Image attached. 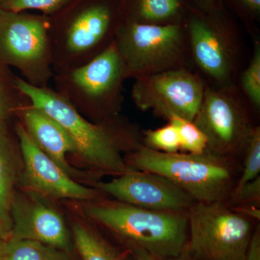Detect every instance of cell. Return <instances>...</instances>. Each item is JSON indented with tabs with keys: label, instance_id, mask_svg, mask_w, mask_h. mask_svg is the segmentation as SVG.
<instances>
[{
	"label": "cell",
	"instance_id": "obj_1",
	"mask_svg": "<svg viewBox=\"0 0 260 260\" xmlns=\"http://www.w3.org/2000/svg\"><path fill=\"white\" fill-rule=\"evenodd\" d=\"M17 85L34 107L55 119L69 135L75 154L100 172L119 176L136 169L128 165L124 152L131 153L142 144L143 134L119 116L93 122L80 114L50 87L39 88L17 76Z\"/></svg>",
	"mask_w": 260,
	"mask_h": 260
},
{
	"label": "cell",
	"instance_id": "obj_2",
	"mask_svg": "<svg viewBox=\"0 0 260 260\" xmlns=\"http://www.w3.org/2000/svg\"><path fill=\"white\" fill-rule=\"evenodd\" d=\"M128 165L155 173L187 193L196 203H226L238 180L236 159L205 151L167 153L140 146L125 157Z\"/></svg>",
	"mask_w": 260,
	"mask_h": 260
},
{
	"label": "cell",
	"instance_id": "obj_3",
	"mask_svg": "<svg viewBox=\"0 0 260 260\" xmlns=\"http://www.w3.org/2000/svg\"><path fill=\"white\" fill-rule=\"evenodd\" d=\"M49 20L54 73L78 68L101 54L114 42L121 22L107 0H73Z\"/></svg>",
	"mask_w": 260,
	"mask_h": 260
},
{
	"label": "cell",
	"instance_id": "obj_4",
	"mask_svg": "<svg viewBox=\"0 0 260 260\" xmlns=\"http://www.w3.org/2000/svg\"><path fill=\"white\" fill-rule=\"evenodd\" d=\"M89 218L160 260L175 257L188 242L187 213L158 211L125 203L89 205Z\"/></svg>",
	"mask_w": 260,
	"mask_h": 260
},
{
	"label": "cell",
	"instance_id": "obj_5",
	"mask_svg": "<svg viewBox=\"0 0 260 260\" xmlns=\"http://www.w3.org/2000/svg\"><path fill=\"white\" fill-rule=\"evenodd\" d=\"M127 79L114 42L85 64L54 73L59 95L93 122L119 116L123 102V85Z\"/></svg>",
	"mask_w": 260,
	"mask_h": 260
},
{
	"label": "cell",
	"instance_id": "obj_6",
	"mask_svg": "<svg viewBox=\"0 0 260 260\" xmlns=\"http://www.w3.org/2000/svg\"><path fill=\"white\" fill-rule=\"evenodd\" d=\"M114 42L127 79L185 67L189 54L187 32L181 23L153 25L121 21Z\"/></svg>",
	"mask_w": 260,
	"mask_h": 260
},
{
	"label": "cell",
	"instance_id": "obj_7",
	"mask_svg": "<svg viewBox=\"0 0 260 260\" xmlns=\"http://www.w3.org/2000/svg\"><path fill=\"white\" fill-rule=\"evenodd\" d=\"M49 17L0 8V68H14L26 83L49 86L54 76Z\"/></svg>",
	"mask_w": 260,
	"mask_h": 260
},
{
	"label": "cell",
	"instance_id": "obj_8",
	"mask_svg": "<svg viewBox=\"0 0 260 260\" xmlns=\"http://www.w3.org/2000/svg\"><path fill=\"white\" fill-rule=\"evenodd\" d=\"M187 219L186 246L194 260H245L253 220L224 203H195Z\"/></svg>",
	"mask_w": 260,
	"mask_h": 260
},
{
	"label": "cell",
	"instance_id": "obj_9",
	"mask_svg": "<svg viewBox=\"0 0 260 260\" xmlns=\"http://www.w3.org/2000/svg\"><path fill=\"white\" fill-rule=\"evenodd\" d=\"M193 121L208 138L206 151L236 160L254 126L233 85L206 87Z\"/></svg>",
	"mask_w": 260,
	"mask_h": 260
},
{
	"label": "cell",
	"instance_id": "obj_10",
	"mask_svg": "<svg viewBox=\"0 0 260 260\" xmlns=\"http://www.w3.org/2000/svg\"><path fill=\"white\" fill-rule=\"evenodd\" d=\"M205 88L199 75L181 67L135 79L132 98L140 110L167 120L177 116L193 121Z\"/></svg>",
	"mask_w": 260,
	"mask_h": 260
},
{
	"label": "cell",
	"instance_id": "obj_11",
	"mask_svg": "<svg viewBox=\"0 0 260 260\" xmlns=\"http://www.w3.org/2000/svg\"><path fill=\"white\" fill-rule=\"evenodd\" d=\"M120 203L158 211L187 213L196 202L167 178L135 170L95 184Z\"/></svg>",
	"mask_w": 260,
	"mask_h": 260
},
{
	"label": "cell",
	"instance_id": "obj_12",
	"mask_svg": "<svg viewBox=\"0 0 260 260\" xmlns=\"http://www.w3.org/2000/svg\"><path fill=\"white\" fill-rule=\"evenodd\" d=\"M189 54L219 86L232 85L237 47L230 32L209 16L193 14L186 25Z\"/></svg>",
	"mask_w": 260,
	"mask_h": 260
},
{
	"label": "cell",
	"instance_id": "obj_13",
	"mask_svg": "<svg viewBox=\"0 0 260 260\" xmlns=\"http://www.w3.org/2000/svg\"><path fill=\"white\" fill-rule=\"evenodd\" d=\"M24 164L23 180L32 190L58 199H95L97 192L73 180L39 148L20 121L15 125Z\"/></svg>",
	"mask_w": 260,
	"mask_h": 260
},
{
	"label": "cell",
	"instance_id": "obj_14",
	"mask_svg": "<svg viewBox=\"0 0 260 260\" xmlns=\"http://www.w3.org/2000/svg\"><path fill=\"white\" fill-rule=\"evenodd\" d=\"M9 239L37 241L68 252L69 232L55 210L37 200L14 195L10 208Z\"/></svg>",
	"mask_w": 260,
	"mask_h": 260
},
{
	"label": "cell",
	"instance_id": "obj_15",
	"mask_svg": "<svg viewBox=\"0 0 260 260\" xmlns=\"http://www.w3.org/2000/svg\"><path fill=\"white\" fill-rule=\"evenodd\" d=\"M20 123L36 144L68 174H71L67 156L75 153V147L62 126L31 104L19 116Z\"/></svg>",
	"mask_w": 260,
	"mask_h": 260
},
{
	"label": "cell",
	"instance_id": "obj_16",
	"mask_svg": "<svg viewBox=\"0 0 260 260\" xmlns=\"http://www.w3.org/2000/svg\"><path fill=\"white\" fill-rule=\"evenodd\" d=\"M15 161L14 140L8 124L0 121V229L6 240L11 232L10 208L16 179Z\"/></svg>",
	"mask_w": 260,
	"mask_h": 260
},
{
	"label": "cell",
	"instance_id": "obj_17",
	"mask_svg": "<svg viewBox=\"0 0 260 260\" xmlns=\"http://www.w3.org/2000/svg\"><path fill=\"white\" fill-rule=\"evenodd\" d=\"M121 21L166 25L179 23L183 13L181 0H131Z\"/></svg>",
	"mask_w": 260,
	"mask_h": 260
},
{
	"label": "cell",
	"instance_id": "obj_18",
	"mask_svg": "<svg viewBox=\"0 0 260 260\" xmlns=\"http://www.w3.org/2000/svg\"><path fill=\"white\" fill-rule=\"evenodd\" d=\"M3 260H71L68 252L37 241L8 239Z\"/></svg>",
	"mask_w": 260,
	"mask_h": 260
},
{
	"label": "cell",
	"instance_id": "obj_19",
	"mask_svg": "<svg viewBox=\"0 0 260 260\" xmlns=\"http://www.w3.org/2000/svg\"><path fill=\"white\" fill-rule=\"evenodd\" d=\"M16 79L11 70L0 68V121L5 124L13 116L19 119L23 109L30 104L17 85Z\"/></svg>",
	"mask_w": 260,
	"mask_h": 260
},
{
	"label": "cell",
	"instance_id": "obj_20",
	"mask_svg": "<svg viewBox=\"0 0 260 260\" xmlns=\"http://www.w3.org/2000/svg\"><path fill=\"white\" fill-rule=\"evenodd\" d=\"M73 237L83 260H124L102 238L82 224L73 225Z\"/></svg>",
	"mask_w": 260,
	"mask_h": 260
},
{
	"label": "cell",
	"instance_id": "obj_21",
	"mask_svg": "<svg viewBox=\"0 0 260 260\" xmlns=\"http://www.w3.org/2000/svg\"><path fill=\"white\" fill-rule=\"evenodd\" d=\"M177 128L180 142V150L184 153H205L208 146V138L193 121L174 116L168 120Z\"/></svg>",
	"mask_w": 260,
	"mask_h": 260
},
{
	"label": "cell",
	"instance_id": "obj_22",
	"mask_svg": "<svg viewBox=\"0 0 260 260\" xmlns=\"http://www.w3.org/2000/svg\"><path fill=\"white\" fill-rule=\"evenodd\" d=\"M244 161L241 175L238 178L232 193L239 190L246 183L260 176V127L254 126L244 149Z\"/></svg>",
	"mask_w": 260,
	"mask_h": 260
},
{
	"label": "cell",
	"instance_id": "obj_23",
	"mask_svg": "<svg viewBox=\"0 0 260 260\" xmlns=\"http://www.w3.org/2000/svg\"><path fill=\"white\" fill-rule=\"evenodd\" d=\"M142 143L149 148L162 153H174L180 150L177 128L170 122L158 129L143 132Z\"/></svg>",
	"mask_w": 260,
	"mask_h": 260
},
{
	"label": "cell",
	"instance_id": "obj_24",
	"mask_svg": "<svg viewBox=\"0 0 260 260\" xmlns=\"http://www.w3.org/2000/svg\"><path fill=\"white\" fill-rule=\"evenodd\" d=\"M241 83L243 91L256 109L260 107V47L256 45L246 69L243 72Z\"/></svg>",
	"mask_w": 260,
	"mask_h": 260
},
{
	"label": "cell",
	"instance_id": "obj_25",
	"mask_svg": "<svg viewBox=\"0 0 260 260\" xmlns=\"http://www.w3.org/2000/svg\"><path fill=\"white\" fill-rule=\"evenodd\" d=\"M73 0H2L0 8L8 11L25 12L28 10L42 12L50 17L62 10Z\"/></svg>",
	"mask_w": 260,
	"mask_h": 260
},
{
	"label": "cell",
	"instance_id": "obj_26",
	"mask_svg": "<svg viewBox=\"0 0 260 260\" xmlns=\"http://www.w3.org/2000/svg\"><path fill=\"white\" fill-rule=\"evenodd\" d=\"M229 206L239 205H260V176L254 180L246 183L239 190L232 193L228 200Z\"/></svg>",
	"mask_w": 260,
	"mask_h": 260
},
{
	"label": "cell",
	"instance_id": "obj_27",
	"mask_svg": "<svg viewBox=\"0 0 260 260\" xmlns=\"http://www.w3.org/2000/svg\"><path fill=\"white\" fill-rule=\"evenodd\" d=\"M245 260H260V228H255L246 250Z\"/></svg>",
	"mask_w": 260,
	"mask_h": 260
},
{
	"label": "cell",
	"instance_id": "obj_28",
	"mask_svg": "<svg viewBox=\"0 0 260 260\" xmlns=\"http://www.w3.org/2000/svg\"><path fill=\"white\" fill-rule=\"evenodd\" d=\"M237 213L244 215L251 220H260V209L259 206L252 205H239L235 206H229Z\"/></svg>",
	"mask_w": 260,
	"mask_h": 260
},
{
	"label": "cell",
	"instance_id": "obj_29",
	"mask_svg": "<svg viewBox=\"0 0 260 260\" xmlns=\"http://www.w3.org/2000/svg\"><path fill=\"white\" fill-rule=\"evenodd\" d=\"M237 3L242 5L248 11L254 14L259 13L260 0H237Z\"/></svg>",
	"mask_w": 260,
	"mask_h": 260
},
{
	"label": "cell",
	"instance_id": "obj_30",
	"mask_svg": "<svg viewBox=\"0 0 260 260\" xmlns=\"http://www.w3.org/2000/svg\"><path fill=\"white\" fill-rule=\"evenodd\" d=\"M133 260H160L150 255L148 253L138 249H133Z\"/></svg>",
	"mask_w": 260,
	"mask_h": 260
},
{
	"label": "cell",
	"instance_id": "obj_31",
	"mask_svg": "<svg viewBox=\"0 0 260 260\" xmlns=\"http://www.w3.org/2000/svg\"><path fill=\"white\" fill-rule=\"evenodd\" d=\"M166 260H194V258L191 256L190 253H189V249H188L187 246H185L184 250L181 251L179 255L175 256V257L170 258Z\"/></svg>",
	"mask_w": 260,
	"mask_h": 260
},
{
	"label": "cell",
	"instance_id": "obj_32",
	"mask_svg": "<svg viewBox=\"0 0 260 260\" xmlns=\"http://www.w3.org/2000/svg\"><path fill=\"white\" fill-rule=\"evenodd\" d=\"M5 241H6V239L3 237L1 229H0V260L3 259Z\"/></svg>",
	"mask_w": 260,
	"mask_h": 260
},
{
	"label": "cell",
	"instance_id": "obj_33",
	"mask_svg": "<svg viewBox=\"0 0 260 260\" xmlns=\"http://www.w3.org/2000/svg\"><path fill=\"white\" fill-rule=\"evenodd\" d=\"M202 1H203V3H204L205 5H208V6H210V5H211L212 4H213L214 3H215L216 0H202Z\"/></svg>",
	"mask_w": 260,
	"mask_h": 260
},
{
	"label": "cell",
	"instance_id": "obj_34",
	"mask_svg": "<svg viewBox=\"0 0 260 260\" xmlns=\"http://www.w3.org/2000/svg\"><path fill=\"white\" fill-rule=\"evenodd\" d=\"M2 0H0V3H1Z\"/></svg>",
	"mask_w": 260,
	"mask_h": 260
},
{
	"label": "cell",
	"instance_id": "obj_35",
	"mask_svg": "<svg viewBox=\"0 0 260 260\" xmlns=\"http://www.w3.org/2000/svg\"><path fill=\"white\" fill-rule=\"evenodd\" d=\"M2 260H3V259H2Z\"/></svg>",
	"mask_w": 260,
	"mask_h": 260
}]
</instances>
